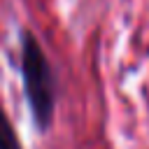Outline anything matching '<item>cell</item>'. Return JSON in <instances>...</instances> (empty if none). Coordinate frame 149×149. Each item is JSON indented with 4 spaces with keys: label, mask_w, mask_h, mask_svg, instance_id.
Returning <instances> with one entry per match:
<instances>
[{
    "label": "cell",
    "mask_w": 149,
    "mask_h": 149,
    "mask_svg": "<svg viewBox=\"0 0 149 149\" xmlns=\"http://www.w3.org/2000/svg\"><path fill=\"white\" fill-rule=\"evenodd\" d=\"M23 86L26 98L30 102L33 119L40 128H47L54 116V79L49 63L33 35H23V54H21Z\"/></svg>",
    "instance_id": "1"
},
{
    "label": "cell",
    "mask_w": 149,
    "mask_h": 149,
    "mask_svg": "<svg viewBox=\"0 0 149 149\" xmlns=\"http://www.w3.org/2000/svg\"><path fill=\"white\" fill-rule=\"evenodd\" d=\"M0 149H21L19 137H16V133L2 109H0Z\"/></svg>",
    "instance_id": "2"
}]
</instances>
